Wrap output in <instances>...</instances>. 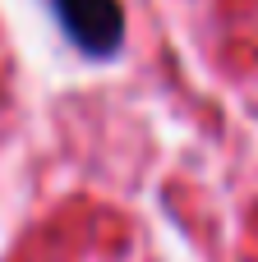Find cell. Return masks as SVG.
Masks as SVG:
<instances>
[{
  "mask_svg": "<svg viewBox=\"0 0 258 262\" xmlns=\"http://www.w3.org/2000/svg\"><path fill=\"white\" fill-rule=\"evenodd\" d=\"M46 5L60 18L65 37L83 55L106 60L120 51V41H125V5L120 0H46Z\"/></svg>",
  "mask_w": 258,
  "mask_h": 262,
  "instance_id": "obj_1",
  "label": "cell"
}]
</instances>
